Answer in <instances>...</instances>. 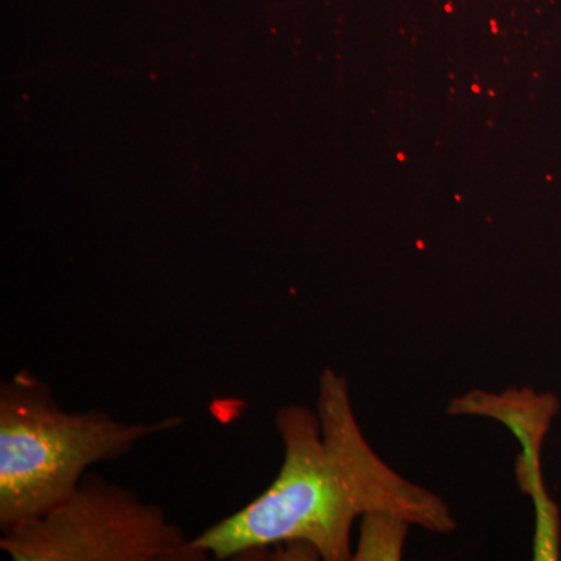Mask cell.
Here are the masks:
<instances>
[{"instance_id":"6da1fadb","label":"cell","mask_w":561,"mask_h":561,"mask_svg":"<svg viewBox=\"0 0 561 561\" xmlns=\"http://www.w3.org/2000/svg\"><path fill=\"white\" fill-rule=\"evenodd\" d=\"M276 430L284 457L278 476L241 511L194 538L216 560L268 548H301L324 561L353 560L351 531L360 516L389 512L432 534L457 530L442 496L393 470L365 438L348 381L321 373L317 409L283 405Z\"/></svg>"},{"instance_id":"7a4b0ae2","label":"cell","mask_w":561,"mask_h":561,"mask_svg":"<svg viewBox=\"0 0 561 561\" xmlns=\"http://www.w3.org/2000/svg\"><path fill=\"white\" fill-rule=\"evenodd\" d=\"M183 421L128 424L105 412H66L47 383L18 373L0 386V530L39 518L68 500L92 465Z\"/></svg>"},{"instance_id":"3957f363","label":"cell","mask_w":561,"mask_h":561,"mask_svg":"<svg viewBox=\"0 0 561 561\" xmlns=\"http://www.w3.org/2000/svg\"><path fill=\"white\" fill-rule=\"evenodd\" d=\"M14 561H205L158 505L87 474L76 491L39 518L3 531Z\"/></svg>"},{"instance_id":"277c9868","label":"cell","mask_w":561,"mask_h":561,"mask_svg":"<svg viewBox=\"0 0 561 561\" xmlns=\"http://www.w3.org/2000/svg\"><path fill=\"white\" fill-rule=\"evenodd\" d=\"M559 397L529 387L502 391L470 390L454 397L449 416H479L500 421L515 435L522 454L516 459L518 489L534 502V560L557 561L561 553V519L557 502L549 496L541 471V449L553 419L560 412Z\"/></svg>"},{"instance_id":"5b68a950","label":"cell","mask_w":561,"mask_h":561,"mask_svg":"<svg viewBox=\"0 0 561 561\" xmlns=\"http://www.w3.org/2000/svg\"><path fill=\"white\" fill-rule=\"evenodd\" d=\"M412 524L389 512L360 516L353 561H400Z\"/></svg>"}]
</instances>
